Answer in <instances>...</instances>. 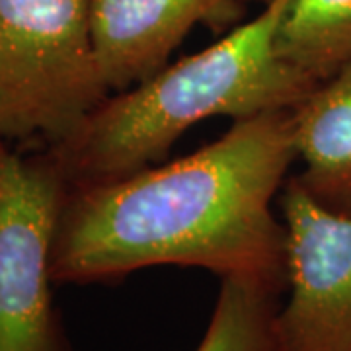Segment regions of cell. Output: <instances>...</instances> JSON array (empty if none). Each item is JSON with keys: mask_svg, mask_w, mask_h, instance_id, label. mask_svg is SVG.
<instances>
[{"mask_svg": "<svg viewBox=\"0 0 351 351\" xmlns=\"http://www.w3.org/2000/svg\"><path fill=\"white\" fill-rule=\"evenodd\" d=\"M293 0H267L217 43L108 96L47 152L69 188L100 184L164 162L188 129L211 117L244 119L293 110L316 86L277 53Z\"/></svg>", "mask_w": 351, "mask_h": 351, "instance_id": "7a4b0ae2", "label": "cell"}, {"mask_svg": "<svg viewBox=\"0 0 351 351\" xmlns=\"http://www.w3.org/2000/svg\"><path fill=\"white\" fill-rule=\"evenodd\" d=\"M237 0H90L92 39L112 92L162 71L172 51L197 24Z\"/></svg>", "mask_w": 351, "mask_h": 351, "instance_id": "8992f818", "label": "cell"}, {"mask_svg": "<svg viewBox=\"0 0 351 351\" xmlns=\"http://www.w3.org/2000/svg\"><path fill=\"white\" fill-rule=\"evenodd\" d=\"M287 302L277 314L279 351H351V215L328 211L287 178Z\"/></svg>", "mask_w": 351, "mask_h": 351, "instance_id": "5b68a950", "label": "cell"}, {"mask_svg": "<svg viewBox=\"0 0 351 351\" xmlns=\"http://www.w3.org/2000/svg\"><path fill=\"white\" fill-rule=\"evenodd\" d=\"M281 291L242 277H223L209 326L195 351H279Z\"/></svg>", "mask_w": 351, "mask_h": 351, "instance_id": "9c48e42d", "label": "cell"}, {"mask_svg": "<svg viewBox=\"0 0 351 351\" xmlns=\"http://www.w3.org/2000/svg\"><path fill=\"white\" fill-rule=\"evenodd\" d=\"M66 182L49 156L0 145V351H69L51 299Z\"/></svg>", "mask_w": 351, "mask_h": 351, "instance_id": "277c9868", "label": "cell"}, {"mask_svg": "<svg viewBox=\"0 0 351 351\" xmlns=\"http://www.w3.org/2000/svg\"><path fill=\"white\" fill-rule=\"evenodd\" d=\"M277 53L316 84L338 73L351 61V0H293Z\"/></svg>", "mask_w": 351, "mask_h": 351, "instance_id": "ba28073f", "label": "cell"}, {"mask_svg": "<svg viewBox=\"0 0 351 351\" xmlns=\"http://www.w3.org/2000/svg\"><path fill=\"white\" fill-rule=\"evenodd\" d=\"M291 115L302 162L293 178L324 209L351 215V61L318 82Z\"/></svg>", "mask_w": 351, "mask_h": 351, "instance_id": "52a82bcc", "label": "cell"}, {"mask_svg": "<svg viewBox=\"0 0 351 351\" xmlns=\"http://www.w3.org/2000/svg\"><path fill=\"white\" fill-rule=\"evenodd\" d=\"M297 160L291 110L237 119L172 162L66 189L51 246L55 283L186 265L285 291V225L271 209Z\"/></svg>", "mask_w": 351, "mask_h": 351, "instance_id": "6da1fadb", "label": "cell"}, {"mask_svg": "<svg viewBox=\"0 0 351 351\" xmlns=\"http://www.w3.org/2000/svg\"><path fill=\"white\" fill-rule=\"evenodd\" d=\"M110 94L90 0H0V145L53 149Z\"/></svg>", "mask_w": 351, "mask_h": 351, "instance_id": "3957f363", "label": "cell"}]
</instances>
